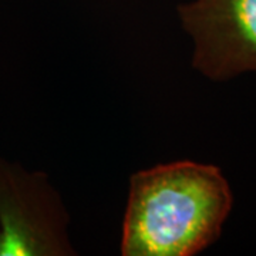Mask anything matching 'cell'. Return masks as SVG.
Returning <instances> with one entry per match:
<instances>
[{
    "label": "cell",
    "instance_id": "1",
    "mask_svg": "<svg viewBox=\"0 0 256 256\" xmlns=\"http://www.w3.org/2000/svg\"><path fill=\"white\" fill-rule=\"evenodd\" d=\"M234 206L218 166L174 161L131 175L121 235L124 256H192L220 239Z\"/></svg>",
    "mask_w": 256,
    "mask_h": 256
},
{
    "label": "cell",
    "instance_id": "2",
    "mask_svg": "<svg viewBox=\"0 0 256 256\" xmlns=\"http://www.w3.org/2000/svg\"><path fill=\"white\" fill-rule=\"evenodd\" d=\"M178 16L204 77L228 82L256 73V0H192L178 6Z\"/></svg>",
    "mask_w": 256,
    "mask_h": 256
},
{
    "label": "cell",
    "instance_id": "3",
    "mask_svg": "<svg viewBox=\"0 0 256 256\" xmlns=\"http://www.w3.org/2000/svg\"><path fill=\"white\" fill-rule=\"evenodd\" d=\"M64 216L43 175L0 160V256L70 254Z\"/></svg>",
    "mask_w": 256,
    "mask_h": 256
}]
</instances>
